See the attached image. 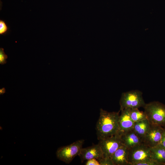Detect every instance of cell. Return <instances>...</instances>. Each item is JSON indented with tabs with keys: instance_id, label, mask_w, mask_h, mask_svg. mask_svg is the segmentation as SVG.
Segmentation results:
<instances>
[{
	"instance_id": "1",
	"label": "cell",
	"mask_w": 165,
	"mask_h": 165,
	"mask_svg": "<svg viewBox=\"0 0 165 165\" xmlns=\"http://www.w3.org/2000/svg\"><path fill=\"white\" fill-rule=\"evenodd\" d=\"M119 115V112H110L100 109L96 127L98 140L120 133L118 124Z\"/></svg>"
},
{
	"instance_id": "2",
	"label": "cell",
	"mask_w": 165,
	"mask_h": 165,
	"mask_svg": "<svg viewBox=\"0 0 165 165\" xmlns=\"http://www.w3.org/2000/svg\"><path fill=\"white\" fill-rule=\"evenodd\" d=\"M143 108L151 124L165 128V105L154 101L146 104Z\"/></svg>"
},
{
	"instance_id": "3",
	"label": "cell",
	"mask_w": 165,
	"mask_h": 165,
	"mask_svg": "<svg viewBox=\"0 0 165 165\" xmlns=\"http://www.w3.org/2000/svg\"><path fill=\"white\" fill-rule=\"evenodd\" d=\"M145 104L141 92L137 90L129 91L122 94L119 101L120 110L143 108Z\"/></svg>"
},
{
	"instance_id": "4",
	"label": "cell",
	"mask_w": 165,
	"mask_h": 165,
	"mask_svg": "<svg viewBox=\"0 0 165 165\" xmlns=\"http://www.w3.org/2000/svg\"><path fill=\"white\" fill-rule=\"evenodd\" d=\"M84 140H79L72 143L59 148L56 154L57 158L67 164L69 163L80 153Z\"/></svg>"
},
{
	"instance_id": "5",
	"label": "cell",
	"mask_w": 165,
	"mask_h": 165,
	"mask_svg": "<svg viewBox=\"0 0 165 165\" xmlns=\"http://www.w3.org/2000/svg\"><path fill=\"white\" fill-rule=\"evenodd\" d=\"M152 159L150 147L143 143L128 149L129 165Z\"/></svg>"
},
{
	"instance_id": "6",
	"label": "cell",
	"mask_w": 165,
	"mask_h": 165,
	"mask_svg": "<svg viewBox=\"0 0 165 165\" xmlns=\"http://www.w3.org/2000/svg\"><path fill=\"white\" fill-rule=\"evenodd\" d=\"M98 144L102 150L104 156L110 157L119 148L123 145L120 133L100 140Z\"/></svg>"
},
{
	"instance_id": "7",
	"label": "cell",
	"mask_w": 165,
	"mask_h": 165,
	"mask_svg": "<svg viewBox=\"0 0 165 165\" xmlns=\"http://www.w3.org/2000/svg\"><path fill=\"white\" fill-rule=\"evenodd\" d=\"M164 128L151 124L150 127L142 140L143 143L151 148L160 144Z\"/></svg>"
},
{
	"instance_id": "8",
	"label": "cell",
	"mask_w": 165,
	"mask_h": 165,
	"mask_svg": "<svg viewBox=\"0 0 165 165\" xmlns=\"http://www.w3.org/2000/svg\"><path fill=\"white\" fill-rule=\"evenodd\" d=\"M81 161L83 162L85 160L95 159L97 160L104 156L102 150L98 144L92 146L82 148L79 154Z\"/></svg>"
},
{
	"instance_id": "9",
	"label": "cell",
	"mask_w": 165,
	"mask_h": 165,
	"mask_svg": "<svg viewBox=\"0 0 165 165\" xmlns=\"http://www.w3.org/2000/svg\"><path fill=\"white\" fill-rule=\"evenodd\" d=\"M120 133L123 145L128 149L143 143L142 140L133 129Z\"/></svg>"
},
{
	"instance_id": "10",
	"label": "cell",
	"mask_w": 165,
	"mask_h": 165,
	"mask_svg": "<svg viewBox=\"0 0 165 165\" xmlns=\"http://www.w3.org/2000/svg\"><path fill=\"white\" fill-rule=\"evenodd\" d=\"M130 109L127 108L121 110V113L119 115L118 120L120 133L133 129L134 123L130 117Z\"/></svg>"
},
{
	"instance_id": "11",
	"label": "cell",
	"mask_w": 165,
	"mask_h": 165,
	"mask_svg": "<svg viewBox=\"0 0 165 165\" xmlns=\"http://www.w3.org/2000/svg\"><path fill=\"white\" fill-rule=\"evenodd\" d=\"M111 157L114 165H129L128 148L123 145Z\"/></svg>"
},
{
	"instance_id": "12",
	"label": "cell",
	"mask_w": 165,
	"mask_h": 165,
	"mask_svg": "<svg viewBox=\"0 0 165 165\" xmlns=\"http://www.w3.org/2000/svg\"><path fill=\"white\" fill-rule=\"evenodd\" d=\"M152 159L160 163L165 165V148L160 144L150 148Z\"/></svg>"
},
{
	"instance_id": "13",
	"label": "cell",
	"mask_w": 165,
	"mask_h": 165,
	"mask_svg": "<svg viewBox=\"0 0 165 165\" xmlns=\"http://www.w3.org/2000/svg\"><path fill=\"white\" fill-rule=\"evenodd\" d=\"M151 125V124L147 119L134 123L133 129L137 134L142 140L149 130Z\"/></svg>"
},
{
	"instance_id": "14",
	"label": "cell",
	"mask_w": 165,
	"mask_h": 165,
	"mask_svg": "<svg viewBox=\"0 0 165 165\" xmlns=\"http://www.w3.org/2000/svg\"><path fill=\"white\" fill-rule=\"evenodd\" d=\"M130 117L134 123L147 119L145 112L140 111L138 108L130 109Z\"/></svg>"
},
{
	"instance_id": "15",
	"label": "cell",
	"mask_w": 165,
	"mask_h": 165,
	"mask_svg": "<svg viewBox=\"0 0 165 165\" xmlns=\"http://www.w3.org/2000/svg\"><path fill=\"white\" fill-rule=\"evenodd\" d=\"M100 165H114L111 157L103 156L98 160Z\"/></svg>"
},
{
	"instance_id": "16",
	"label": "cell",
	"mask_w": 165,
	"mask_h": 165,
	"mask_svg": "<svg viewBox=\"0 0 165 165\" xmlns=\"http://www.w3.org/2000/svg\"><path fill=\"white\" fill-rule=\"evenodd\" d=\"M9 28L5 22L2 20H0V35H3L6 34L8 32Z\"/></svg>"
},
{
	"instance_id": "17",
	"label": "cell",
	"mask_w": 165,
	"mask_h": 165,
	"mask_svg": "<svg viewBox=\"0 0 165 165\" xmlns=\"http://www.w3.org/2000/svg\"><path fill=\"white\" fill-rule=\"evenodd\" d=\"M4 49L0 48V64H3L6 63V59L8 58L7 56L5 53Z\"/></svg>"
},
{
	"instance_id": "18",
	"label": "cell",
	"mask_w": 165,
	"mask_h": 165,
	"mask_svg": "<svg viewBox=\"0 0 165 165\" xmlns=\"http://www.w3.org/2000/svg\"><path fill=\"white\" fill-rule=\"evenodd\" d=\"M135 165H161L160 163L153 159L138 163Z\"/></svg>"
},
{
	"instance_id": "19",
	"label": "cell",
	"mask_w": 165,
	"mask_h": 165,
	"mask_svg": "<svg viewBox=\"0 0 165 165\" xmlns=\"http://www.w3.org/2000/svg\"><path fill=\"white\" fill-rule=\"evenodd\" d=\"M86 165H100L98 161L95 159L88 160L86 163Z\"/></svg>"
},
{
	"instance_id": "20",
	"label": "cell",
	"mask_w": 165,
	"mask_h": 165,
	"mask_svg": "<svg viewBox=\"0 0 165 165\" xmlns=\"http://www.w3.org/2000/svg\"><path fill=\"white\" fill-rule=\"evenodd\" d=\"M160 144L165 148V128H164Z\"/></svg>"
},
{
	"instance_id": "21",
	"label": "cell",
	"mask_w": 165,
	"mask_h": 165,
	"mask_svg": "<svg viewBox=\"0 0 165 165\" xmlns=\"http://www.w3.org/2000/svg\"><path fill=\"white\" fill-rule=\"evenodd\" d=\"M5 92V89L4 88L0 89V94H2L4 93Z\"/></svg>"
}]
</instances>
